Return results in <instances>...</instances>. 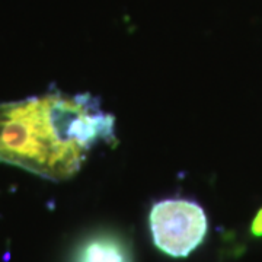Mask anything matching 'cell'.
<instances>
[{
	"instance_id": "6da1fadb",
	"label": "cell",
	"mask_w": 262,
	"mask_h": 262,
	"mask_svg": "<svg viewBox=\"0 0 262 262\" xmlns=\"http://www.w3.org/2000/svg\"><path fill=\"white\" fill-rule=\"evenodd\" d=\"M114 136V117L91 95L0 103V162L51 181L73 177L89 151Z\"/></svg>"
},
{
	"instance_id": "3957f363",
	"label": "cell",
	"mask_w": 262,
	"mask_h": 262,
	"mask_svg": "<svg viewBox=\"0 0 262 262\" xmlns=\"http://www.w3.org/2000/svg\"><path fill=\"white\" fill-rule=\"evenodd\" d=\"M75 262H131V256L121 239L113 234H98L80 245Z\"/></svg>"
},
{
	"instance_id": "7a4b0ae2",
	"label": "cell",
	"mask_w": 262,
	"mask_h": 262,
	"mask_svg": "<svg viewBox=\"0 0 262 262\" xmlns=\"http://www.w3.org/2000/svg\"><path fill=\"white\" fill-rule=\"evenodd\" d=\"M149 223L155 245L173 258H184L195 251L208 230L201 206L184 198L156 203L150 210Z\"/></svg>"
}]
</instances>
